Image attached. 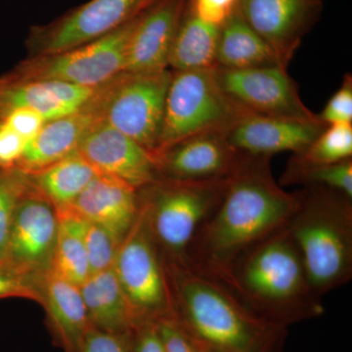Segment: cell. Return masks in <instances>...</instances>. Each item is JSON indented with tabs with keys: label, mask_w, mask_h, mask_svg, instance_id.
Here are the masks:
<instances>
[{
	"label": "cell",
	"mask_w": 352,
	"mask_h": 352,
	"mask_svg": "<svg viewBox=\"0 0 352 352\" xmlns=\"http://www.w3.org/2000/svg\"><path fill=\"white\" fill-rule=\"evenodd\" d=\"M270 160L247 156L229 177L219 207L190 245L186 264L192 270L221 282L248 250L288 226L298 192L276 182Z\"/></svg>",
	"instance_id": "1"
},
{
	"label": "cell",
	"mask_w": 352,
	"mask_h": 352,
	"mask_svg": "<svg viewBox=\"0 0 352 352\" xmlns=\"http://www.w3.org/2000/svg\"><path fill=\"white\" fill-rule=\"evenodd\" d=\"M171 315L196 342L214 352H284L288 328L245 307L226 285L164 261Z\"/></svg>",
	"instance_id": "2"
},
{
	"label": "cell",
	"mask_w": 352,
	"mask_h": 352,
	"mask_svg": "<svg viewBox=\"0 0 352 352\" xmlns=\"http://www.w3.org/2000/svg\"><path fill=\"white\" fill-rule=\"evenodd\" d=\"M220 283L254 314L284 327L325 314L288 226L248 250Z\"/></svg>",
	"instance_id": "3"
},
{
	"label": "cell",
	"mask_w": 352,
	"mask_h": 352,
	"mask_svg": "<svg viewBox=\"0 0 352 352\" xmlns=\"http://www.w3.org/2000/svg\"><path fill=\"white\" fill-rule=\"evenodd\" d=\"M298 192L288 224L315 292L324 296L352 278V199L325 187Z\"/></svg>",
	"instance_id": "4"
},
{
	"label": "cell",
	"mask_w": 352,
	"mask_h": 352,
	"mask_svg": "<svg viewBox=\"0 0 352 352\" xmlns=\"http://www.w3.org/2000/svg\"><path fill=\"white\" fill-rule=\"evenodd\" d=\"M228 178L175 180L159 178L139 190L164 261L187 263L189 248L223 198Z\"/></svg>",
	"instance_id": "5"
},
{
	"label": "cell",
	"mask_w": 352,
	"mask_h": 352,
	"mask_svg": "<svg viewBox=\"0 0 352 352\" xmlns=\"http://www.w3.org/2000/svg\"><path fill=\"white\" fill-rule=\"evenodd\" d=\"M171 72L155 155L190 136L230 131L240 120L254 113L223 91L214 68Z\"/></svg>",
	"instance_id": "6"
},
{
	"label": "cell",
	"mask_w": 352,
	"mask_h": 352,
	"mask_svg": "<svg viewBox=\"0 0 352 352\" xmlns=\"http://www.w3.org/2000/svg\"><path fill=\"white\" fill-rule=\"evenodd\" d=\"M140 200L138 217L120 243L113 263L135 326L171 315L163 256L153 234L147 206L141 196Z\"/></svg>",
	"instance_id": "7"
},
{
	"label": "cell",
	"mask_w": 352,
	"mask_h": 352,
	"mask_svg": "<svg viewBox=\"0 0 352 352\" xmlns=\"http://www.w3.org/2000/svg\"><path fill=\"white\" fill-rule=\"evenodd\" d=\"M173 72H122L101 85L103 120L154 156L163 126L164 104Z\"/></svg>",
	"instance_id": "8"
},
{
	"label": "cell",
	"mask_w": 352,
	"mask_h": 352,
	"mask_svg": "<svg viewBox=\"0 0 352 352\" xmlns=\"http://www.w3.org/2000/svg\"><path fill=\"white\" fill-rule=\"evenodd\" d=\"M142 15L91 43L56 54L36 55L8 74L20 80L101 87L126 69L129 41Z\"/></svg>",
	"instance_id": "9"
},
{
	"label": "cell",
	"mask_w": 352,
	"mask_h": 352,
	"mask_svg": "<svg viewBox=\"0 0 352 352\" xmlns=\"http://www.w3.org/2000/svg\"><path fill=\"white\" fill-rule=\"evenodd\" d=\"M159 0H90L50 24L32 29L36 55L56 54L107 36L151 8Z\"/></svg>",
	"instance_id": "10"
},
{
	"label": "cell",
	"mask_w": 352,
	"mask_h": 352,
	"mask_svg": "<svg viewBox=\"0 0 352 352\" xmlns=\"http://www.w3.org/2000/svg\"><path fill=\"white\" fill-rule=\"evenodd\" d=\"M220 87L242 107L256 115L303 120H319L305 106L298 83L284 67L248 69L214 67Z\"/></svg>",
	"instance_id": "11"
},
{
	"label": "cell",
	"mask_w": 352,
	"mask_h": 352,
	"mask_svg": "<svg viewBox=\"0 0 352 352\" xmlns=\"http://www.w3.org/2000/svg\"><path fill=\"white\" fill-rule=\"evenodd\" d=\"M57 233L56 208L30 183L14 214L6 263L38 279L52 268Z\"/></svg>",
	"instance_id": "12"
},
{
	"label": "cell",
	"mask_w": 352,
	"mask_h": 352,
	"mask_svg": "<svg viewBox=\"0 0 352 352\" xmlns=\"http://www.w3.org/2000/svg\"><path fill=\"white\" fill-rule=\"evenodd\" d=\"M243 19L270 46L287 68L302 38L318 20L321 1L314 0H239Z\"/></svg>",
	"instance_id": "13"
},
{
	"label": "cell",
	"mask_w": 352,
	"mask_h": 352,
	"mask_svg": "<svg viewBox=\"0 0 352 352\" xmlns=\"http://www.w3.org/2000/svg\"><path fill=\"white\" fill-rule=\"evenodd\" d=\"M245 157L229 143L226 132H207L178 141L154 157L160 178L214 180L230 177Z\"/></svg>",
	"instance_id": "14"
},
{
	"label": "cell",
	"mask_w": 352,
	"mask_h": 352,
	"mask_svg": "<svg viewBox=\"0 0 352 352\" xmlns=\"http://www.w3.org/2000/svg\"><path fill=\"white\" fill-rule=\"evenodd\" d=\"M78 152L98 173L118 178L138 190L160 178L152 153L104 120L85 134Z\"/></svg>",
	"instance_id": "15"
},
{
	"label": "cell",
	"mask_w": 352,
	"mask_h": 352,
	"mask_svg": "<svg viewBox=\"0 0 352 352\" xmlns=\"http://www.w3.org/2000/svg\"><path fill=\"white\" fill-rule=\"evenodd\" d=\"M326 126L320 120H303L252 113L226 132L227 140L247 156L272 157L302 152Z\"/></svg>",
	"instance_id": "16"
},
{
	"label": "cell",
	"mask_w": 352,
	"mask_h": 352,
	"mask_svg": "<svg viewBox=\"0 0 352 352\" xmlns=\"http://www.w3.org/2000/svg\"><path fill=\"white\" fill-rule=\"evenodd\" d=\"M189 0H159L139 20L131 41L126 72L168 69L171 46Z\"/></svg>",
	"instance_id": "17"
},
{
	"label": "cell",
	"mask_w": 352,
	"mask_h": 352,
	"mask_svg": "<svg viewBox=\"0 0 352 352\" xmlns=\"http://www.w3.org/2000/svg\"><path fill=\"white\" fill-rule=\"evenodd\" d=\"M99 87L58 80H20L6 74L0 78V113L30 109L47 122L82 110L94 100Z\"/></svg>",
	"instance_id": "18"
},
{
	"label": "cell",
	"mask_w": 352,
	"mask_h": 352,
	"mask_svg": "<svg viewBox=\"0 0 352 352\" xmlns=\"http://www.w3.org/2000/svg\"><path fill=\"white\" fill-rule=\"evenodd\" d=\"M100 120H103V113L98 89L94 100L82 110L47 120L28 142L16 170L34 173L69 156L78 150L85 134Z\"/></svg>",
	"instance_id": "19"
},
{
	"label": "cell",
	"mask_w": 352,
	"mask_h": 352,
	"mask_svg": "<svg viewBox=\"0 0 352 352\" xmlns=\"http://www.w3.org/2000/svg\"><path fill=\"white\" fill-rule=\"evenodd\" d=\"M140 204L139 190L100 173L67 208L87 221L105 227L122 241L138 217Z\"/></svg>",
	"instance_id": "20"
},
{
	"label": "cell",
	"mask_w": 352,
	"mask_h": 352,
	"mask_svg": "<svg viewBox=\"0 0 352 352\" xmlns=\"http://www.w3.org/2000/svg\"><path fill=\"white\" fill-rule=\"evenodd\" d=\"M41 305L54 339L65 352H76L90 327L80 287L67 281L52 270L36 281Z\"/></svg>",
	"instance_id": "21"
},
{
	"label": "cell",
	"mask_w": 352,
	"mask_h": 352,
	"mask_svg": "<svg viewBox=\"0 0 352 352\" xmlns=\"http://www.w3.org/2000/svg\"><path fill=\"white\" fill-rule=\"evenodd\" d=\"M80 289L90 325L129 335L135 326V319L113 267L90 275Z\"/></svg>",
	"instance_id": "22"
},
{
	"label": "cell",
	"mask_w": 352,
	"mask_h": 352,
	"mask_svg": "<svg viewBox=\"0 0 352 352\" xmlns=\"http://www.w3.org/2000/svg\"><path fill=\"white\" fill-rule=\"evenodd\" d=\"M274 65L281 66L270 46L245 22L237 7L219 27L217 66L248 69Z\"/></svg>",
	"instance_id": "23"
},
{
	"label": "cell",
	"mask_w": 352,
	"mask_h": 352,
	"mask_svg": "<svg viewBox=\"0 0 352 352\" xmlns=\"http://www.w3.org/2000/svg\"><path fill=\"white\" fill-rule=\"evenodd\" d=\"M25 175L41 195L55 208H61L69 207L100 173L76 150L56 163Z\"/></svg>",
	"instance_id": "24"
},
{
	"label": "cell",
	"mask_w": 352,
	"mask_h": 352,
	"mask_svg": "<svg viewBox=\"0 0 352 352\" xmlns=\"http://www.w3.org/2000/svg\"><path fill=\"white\" fill-rule=\"evenodd\" d=\"M219 34V27L197 17L189 0L171 46L168 67L173 71L214 68Z\"/></svg>",
	"instance_id": "25"
},
{
	"label": "cell",
	"mask_w": 352,
	"mask_h": 352,
	"mask_svg": "<svg viewBox=\"0 0 352 352\" xmlns=\"http://www.w3.org/2000/svg\"><path fill=\"white\" fill-rule=\"evenodd\" d=\"M58 233L52 270L67 281L80 287L90 276L85 249V220L69 208H56Z\"/></svg>",
	"instance_id": "26"
},
{
	"label": "cell",
	"mask_w": 352,
	"mask_h": 352,
	"mask_svg": "<svg viewBox=\"0 0 352 352\" xmlns=\"http://www.w3.org/2000/svg\"><path fill=\"white\" fill-rule=\"evenodd\" d=\"M352 159V124L328 126L302 152L294 154L288 164L329 166Z\"/></svg>",
	"instance_id": "27"
},
{
	"label": "cell",
	"mask_w": 352,
	"mask_h": 352,
	"mask_svg": "<svg viewBox=\"0 0 352 352\" xmlns=\"http://www.w3.org/2000/svg\"><path fill=\"white\" fill-rule=\"evenodd\" d=\"M279 184L282 187L289 185L325 187L352 199V159L329 166H296L287 164Z\"/></svg>",
	"instance_id": "28"
},
{
	"label": "cell",
	"mask_w": 352,
	"mask_h": 352,
	"mask_svg": "<svg viewBox=\"0 0 352 352\" xmlns=\"http://www.w3.org/2000/svg\"><path fill=\"white\" fill-rule=\"evenodd\" d=\"M29 186L28 176L22 171H0V263H6L14 214Z\"/></svg>",
	"instance_id": "29"
},
{
	"label": "cell",
	"mask_w": 352,
	"mask_h": 352,
	"mask_svg": "<svg viewBox=\"0 0 352 352\" xmlns=\"http://www.w3.org/2000/svg\"><path fill=\"white\" fill-rule=\"evenodd\" d=\"M83 237L90 275L113 268L122 241L105 227L87 220Z\"/></svg>",
	"instance_id": "30"
},
{
	"label": "cell",
	"mask_w": 352,
	"mask_h": 352,
	"mask_svg": "<svg viewBox=\"0 0 352 352\" xmlns=\"http://www.w3.org/2000/svg\"><path fill=\"white\" fill-rule=\"evenodd\" d=\"M319 120L328 126L352 124V76L347 74L342 85L329 99Z\"/></svg>",
	"instance_id": "31"
},
{
	"label": "cell",
	"mask_w": 352,
	"mask_h": 352,
	"mask_svg": "<svg viewBox=\"0 0 352 352\" xmlns=\"http://www.w3.org/2000/svg\"><path fill=\"white\" fill-rule=\"evenodd\" d=\"M24 298L41 302L36 280L23 274L8 263H0V300Z\"/></svg>",
	"instance_id": "32"
},
{
	"label": "cell",
	"mask_w": 352,
	"mask_h": 352,
	"mask_svg": "<svg viewBox=\"0 0 352 352\" xmlns=\"http://www.w3.org/2000/svg\"><path fill=\"white\" fill-rule=\"evenodd\" d=\"M76 352H131L127 335L107 332L90 325Z\"/></svg>",
	"instance_id": "33"
},
{
	"label": "cell",
	"mask_w": 352,
	"mask_h": 352,
	"mask_svg": "<svg viewBox=\"0 0 352 352\" xmlns=\"http://www.w3.org/2000/svg\"><path fill=\"white\" fill-rule=\"evenodd\" d=\"M166 352H199L196 340L173 318L166 316L157 322Z\"/></svg>",
	"instance_id": "34"
},
{
	"label": "cell",
	"mask_w": 352,
	"mask_h": 352,
	"mask_svg": "<svg viewBox=\"0 0 352 352\" xmlns=\"http://www.w3.org/2000/svg\"><path fill=\"white\" fill-rule=\"evenodd\" d=\"M28 142L0 118V171L17 168Z\"/></svg>",
	"instance_id": "35"
},
{
	"label": "cell",
	"mask_w": 352,
	"mask_h": 352,
	"mask_svg": "<svg viewBox=\"0 0 352 352\" xmlns=\"http://www.w3.org/2000/svg\"><path fill=\"white\" fill-rule=\"evenodd\" d=\"M0 118L27 142L38 133L46 122L41 113L30 109H13L0 113Z\"/></svg>",
	"instance_id": "36"
},
{
	"label": "cell",
	"mask_w": 352,
	"mask_h": 352,
	"mask_svg": "<svg viewBox=\"0 0 352 352\" xmlns=\"http://www.w3.org/2000/svg\"><path fill=\"white\" fill-rule=\"evenodd\" d=\"M239 0H190L197 17L208 24L220 27L237 8Z\"/></svg>",
	"instance_id": "37"
},
{
	"label": "cell",
	"mask_w": 352,
	"mask_h": 352,
	"mask_svg": "<svg viewBox=\"0 0 352 352\" xmlns=\"http://www.w3.org/2000/svg\"><path fill=\"white\" fill-rule=\"evenodd\" d=\"M127 338L131 352H166L157 322L138 324Z\"/></svg>",
	"instance_id": "38"
},
{
	"label": "cell",
	"mask_w": 352,
	"mask_h": 352,
	"mask_svg": "<svg viewBox=\"0 0 352 352\" xmlns=\"http://www.w3.org/2000/svg\"><path fill=\"white\" fill-rule=\"evenodd\" d=\"M196 342L197 344H198L199 352H214V351H212V349H208V347L203 346V344H201L200 342Z\"/></svg>",
	"instance_id": "39"
},
{
	"label": "cell",
	"mask_w": 352,
	"mask_h": 352,
	"mask_svg": "<svg viewBox=\"0 0 352 352\" xmlns=\"http://www.w3.org/2000/svg\"><path fill=\"white\" fill-rule=\"evenodd\" d=\"M314 1H321V0H314Z\"/></svg>",
	"instance_id": "40"
}]
</instances>
